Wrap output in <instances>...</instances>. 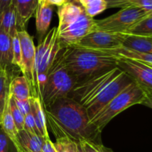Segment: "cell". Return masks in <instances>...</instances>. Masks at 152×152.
<instances>
[{
    "label": "cell",
    "instance_id": "obj_1",
    "mask_svg": "<svg viewBox=\"0 0 152 152\" xmlns=\"http://www.w3.org/2000/svg\"><path fill=\"white\" fill-rule=\"evenodd\" d=\"M132 83L133 80L117 66L77 83L68 97L81 105L91 120Z\"/></svg>",
    "mask_w": 152,
    "mask_h": 152
},
{
    "label": "cell",
    "instance_id": "obj_2",
    "mask_svg": "<svg viewBox=\"0 0 152 152\" xmlns=\"http://www.w3.org/2000/svg\"><path fill=\"white\" fill-rule=\"evenodd\" d=\"M44 111L47 125L56 139L67 138L77 143L99 142L101 132L91 122L86 109L74 99L62 98Z\"/></svg>",
    "mask_w": 152,
    "mask_h": 152
},
{
    "label": "cell",
    "instance_id": "obj_3",
    "mask_svg": "<svg viewBox=\"0 0 152 152\" xmlns=\"http://www.w3.org/2000/svg\"><path fill=\"white\" fill-rule=\"evenodd\" d=\"M62 57L77 83L104 70L117 67L118 58L105 50H93L77 45L62 49Z\"/></svg>",
    "mask_w": 152,
    "mask_h": 152
},
{
    "label": "cell",
    "instance_id": "obj_4",
    "mask_svg": "<svg viewBox=\"0 0 152 152\" xmlns=\"http://www.w3.org/2000/svg\"><path fill=\"white\" fill-rule=\"evenodd\" d=\"M57 14V36L62 48L77 45L86 36L96 31L95 19L86 13L79 0L64 3L58 8Z\"/></svg>",
    "mask_w": 152,
    "mask_h": 152
},
{
    "label": "cell",
    "instance_id": "obj_5",
    "mask_svg": "<svg viewBox=\"0 0 152 152\" xmlns=\"http://www.w3.org/2000/svg\"><path fill=\"white\" fill-rule=\"evenodd\" d=\"M62 49L49 70L42 93V102L44 108L53 105L58 99L68 96L77 84L75 77L64 62Z\"/></svg>",
    "mask_w": 152,
    "mask_h": 152
},
{
    "label": "cell",
    "instance_id": "obj_6",
    "mask_svg": "<svg viewBox=\"0 0 152 152\" xmlns=\"http://www.w3.org/2000/svg\"><path fill=\"white\" fill-rule=\"evenodd\" d=\"M57 36V28L54 27L45 36L42 41L39 42L36 47L35 80L37 97L42 101V93L47 80L48 74L56 56L62 50Z\"/></svg>",
    "mask_w": 152,
    "mask_h": 152
},
{
    "label": "cell",
    "instance_id": "obj_7",
    "mask_svg": "<svg viewBox=\"0 0 152 152\" xmlns=\"http://www.w3.org/2000/svg\"><path fill=\"white\" fill-rule=\"evenodd\" d=\"M146 96L145 91L133 82L114 96L91 122L99 132H102V129L116 116L133 105L142 104Z\"/></svg>",
    "mask_w": 152,
    "mask_h": 152
},
{
    "label": "cell",
    "instance_id": "obj_8",
    "mask_svg": "<svg viewBox=\"0 0 152 152\" xmlns=\"http://www.w3.org/2000/svg\"><path fill=\"white\" fill-rule=\"evenodd\" d=\"M151 13L138 7L122 8L117 13L105 19L95 20V29L105 32L126 34Z\"/></svg>",
    "mask_w": 152,
    "mask_h": 152
},
{
    "label": "cell",
    "instance_id": "obj_9",
    "mask_svg": "<svg viewBox=\"0 0 152 152\" xmlns=\"http://www.w3.org/2000/svg\"><path fill=\"white\" fill-rule=\"evenodd\" d=\"M117 66L124 71L147 95L152 93V68L128 58L117 56Z\"/></svg>",
    "mask_w": 152,
    "mask_h": 152
},
{
    "label": "cell",
    "instance_id": "obj_10",
    "mask_svg": "<svg viewBox=\"0 0 152 152\" xmlns=\"http://www.w3.org/2000/svg\"><path fill=\"white\" fill-rule=\"evenodd\" d=\"M18 37L22 51V63L19 69L26 77L31 88L32 96L37 97L35 80H34V69H35L36 46L34 45L33 37L28 34L26 30L18 31Z\"/></svg>",
    "mask_w": 152,
    "mask_h": 152
},
{
    "label": "cell",
    "instance_id": "obj_11",
    "mask_svg": "<svg viewBox=\"0 0 152 152\" xmlns=\"http://www.w3.org/2000/svg\"><path fill=\"white\" fill-rule=\"evenodd\" d=\"M126 34L94 31L82 39L77 45L99 50H108L122 47Z\"/></svg>",
    "mask_w": 152,
    "mask_h": 152
},
{
    "label": "cell",
    "instance_id": "obj_12",
    "mask_svg": "<svg viewBox=\"0 0 152 152\" xmlns=\"http://www.w3.org/2000/svg\"><path fill=\"white\" fill-rule=\"evenodd\" d=\"M39 0H13L18 31L25 30L27 23L36 13Z\"/></svg>",
    "mask_w": 152,
    "mask_h": 152
},
{
    "label": "cell",
    "instance_id": "obj_13",
    "mask_svg": "<svg viewBox=\"0 0 152 152\" xmlns=\"http://www.w3.org/2000/svg\"><path fill=\"white\" fill-rule=\"evenodd\" d=\"M53 13V5L47 0H39L38 7L36 10V27L39 41H42L48 32Z\"/></svg>",
    "mask_w": 152,
    "mask_h": 152
},
{
    "label": "cell",
    "instance_id": "obj_14",
    "mask_svg": "<svg viewBox=\"0 0 152 152\" xmlns=\"http://www.w3.org/2000/svg\"><path fill=\"white\" fill-rule=\"evenodd\" d=\"M17 141V152H42L44 137L22 130L18 132Z\"/></svg>",
    "mask_w": 152,
    "mask_h": 152
},
{
    "label": "cell",
    "instance_id": "obj_15",
    "mask_svg": "<svg viewBox=\"0 0 152 152\" xmlns=\"http://www.w3.org/2000/svg\"><path fill=\"white\" fill-rule=\"evenodd\" d=\"M31 111L32 112L36 126L38 129L40 135L42 137H49L44 108H43L42 102L41 99L39 98L31 96Z\"/></svg>",
    "mask_w": 152,
    "mask_h": 152
},
{
    "label": "cell",
    "instance_id": "obj_16",
    "mask_svg": "<svg viewBox=\"0 0 152 152\" xmlns=\"http://www.w3.org/2000/svg\"><path fill=\"white\" fill-rule=\"evenodd\" d=\"M122 47L141 53H152V37L126 34Z\"/></svg>",
    "mask_w": 152,
    "mask_h": 152
},
{
    "label": "cell",
    "instance_id": "obj_17",
    "mask_svg": "<svg viewBox=\"0 0 152 152\" xmlns=\"http://www.w3.org/2000/svg\"><path fill=\"white\" fill-rule=\"evenodd\" d=\"M9 95L14 99L26 100L31 99V88L26 77L23 75L13 78L10 83Z\"/></svg>",
    "mask_w": 152,
    "mask_h": 152
},
{
    "label": "cell",
    "instance_id": "obj_18",
    "mask_svg": "<svg viewBox=\"0 0 152 152\" xmlns=\"http://www.w3.org/2000/svg\"><path fill=\"white\" fill-rule=\"evenodd\" d=\"M12 38L9 34L0 29V69L7 71L13 65Z\"/></svg>",
    "mask_w": 152,
    "mask_h": 152
},
{
    "label": "cell",
    "instance_id": "obj_19",
    "mask_svg": "<svg viewBox=\"0 0 152 152\" xmlns=\"http://www.w3.org/2000/svg\"><path fill=\"white\" fill-rule=\"evenodd\" d=\"M0 126H1V129L4 131V133H5V134L7 135V137H8V139L13 142L15 148H16L18 145V130L17 129H16L14 121H13V117H12L11 114H10V110H9L8 107V103H7V102L5 108H4L2 116H1Z\"/></svg>",
    "mask_w": 152,
    "mask_h": 152
},
{
    "label": "cell",
    "instance_id": "obj_20",
    "mask_svg": "<svg viewBox=\"0 0 152 152\" xmlns=\"http://www.w3.org/2000/svg\"><path fill=\"white\" fill-rule=\"evenodd\" d=\"M117 56L128 58V59H133L148 65H152V53H141V52L134 51L126 48L120 47L119 48L113 49V50H105Z\"/></svg>",
    "mask_w": 152,
    "mask_h": 152
},
{
    "label": "cell",
    "instance_id": "obj_21",
    "mask_svg": "<svg viewBox=\"0 0 152 152\" xmlns=\"http://www.w3.org/2000/svg\"><path fill=\"white\" fill-rule=\"evenodd\" d=\"M0 29L7 33L11 37L17 34L16 14L12 4L0 16Z\"/></svg>",
    "mask_w": 152,
    "mask_h": 152
},
{
    "label": "cell",
    "instance_id": "obj_22",
    "mask_svg": "<svg viewBox=\"0 0 152 152\" xmlns=\"http://www.w3.org/2000/svg\"><path fill=\"white\" fill-rule=\"evenodd\" d=\"M86 13L94 18L108 9L106 0H79Z\"/></svg>",
    "mask_w": 152,
    "mask_h": 152
},
{
    "label": "cell",
    "instance_id": "obj_23",
    "mask_svg": "<svg viewBox=\"0 0 152 152\" xmlns=\"http://www.w3.org/2000/svg\"><path fill=\"white\" fill-rule=\"evenodd\" d=\"M10 83L7 71L0 69V122L8 100Z\"/></svg>",
    "mask_w": 152,
    "mask_h": 152
},
{
    "label": "cell",
    "instance_id": "obj_24",
    "mask_svg": "<svg viewBox=\"0 0 152 152\" xmlns=\"http://www.w3.org/2000/svg\"><path fill=\"white\" fill-rule=\"evenodd\" d=\"M126 34L152 37V13L131 28Z\"/></svg>",
    "mask_w": 152,
    "mask_h": 152
},
{
    "label": "cell",
    "instance_id": "obj_25",
    "mask_svg": "<svg viewBox=\"0 0 152 152\" xmlns=\"http://www.w3.org/2000/svg\"><path fill=\"white\" fill-rule=\"evenodd\" d=\"M7 103H8V107L9 110H10V114H11L12 117L13 119V121H14L15 125H16V127L17 129L18 132L19 131L24 130V123H25V116L22 114L19 109L18 108V107L16 106V103H15L14 100H13V97L9 95L8 101H7Z\"/></svg>",
    "mask_w": 152,
    "mask_h": 152
},
{
    "label": "cell",
    "instance_id": "obj_26",
    "mask_svg": "<svg viewBox=\"0 0 152 152\" xmlns=\"http://www.w3.org/2000/svg\"><path fill=\"white\" fill-rule=\"evenodd\" d=\"M79 144L83 152H113L111 148L104 146L100 142L84 140Z\"/></svg>",
    "mask_w": 152,
    "mask_h": 152
},
{
    "label": "cell",
    "instance_id": "obj_27",
    "mask_svg": "<svg viewBox=\"0 0 152 152\" xmlns=\"http://www.w3.org/2000/svg\"><path fill=\"white\" fill-rule=\"evenodd\" d=\"M12 38V49H13V65L17 66L20 68L22 63V51H21V45L19 42L18 32L13 35Z\"/></svg>",
    "mask_w": 152,
    "mask_h": 152
},
{
    "label": "cell",
    "instance_id": "obj_28",
    "mask_svg": "<svg viewBox=\"0 0 152 152\" xmlns=\"http://www.w3.org/2000/svg\"><path fill=\"white\" fill-rule=\"evenodd\" d=\"M24 130L33 134H37L41 136L39 132L38 129L36 126L34 117L31 111L25 116V123H24ZM42 137V136H41Z\"/></svg>",
    "mask_w": 152,
    "mask_h": 152
},
{
    "label": "cell",
    "instance_id": "obj_29",
    "mask_svg": "<svg viewBox=\"0 0 152 152\" xmlns=\"http://www.w3.org/2000/svg\"><path fill=\"white\" fill-rule=\"evenodd\" d=\"M137 0H106L108 4V8H114V7H119V8H126L129 7L131 4Z\"/></svg>",
    "mask_w": 152,
    "mask_h": 152
},
{
    "label": "cell",
    "instance_id": "obj_30",
    "mask_svg": "<svg viewBox=\"0 0 152 152\" xmlns=\"http://www.w3.org/2000/svg\"><path fill=\"white\" fill-rule=\"evenodd\" d=\"M13 99L16 106L18 107L19 111L22 112L24 116H25L31 111V99H26V100H19V99H14V98Z\"/></svg>",
    "mask_w": 152,
    "mask_h": 152
},
{
    "label": "cell",
    "instance_id": "obj_31",
    "mask_svg": "<svg viewBox=\"0 0 152 152\" xmlns=\"http://www.w3.org/2000/svg\"><path fill=\"white\" fill-rule=\"evenodd\" d=\"M129 7H138L148 12H152V0H137Z\"/></svg>",
    "mask_w": 152,
    "mask_h": 152
},
{
    "label": "cell",
    "instance_id": "obj_32",
    "mask_svg": "<svg viewBox=\"0 0 152 152\" xmlns=\"http://www.w3.org/2000/svg\"><path fill=\"white\" fill-rule=\"evenodd\" d=\"M68 140L67 138H58L56 142H53L57 152H69L68 148Z\"/></svg>",
    "mask_w": 152,
    "mask_h": 152
},
{
    "label": "cell",
    "instance_id": "obj_33",
    "mask_svg": "<svg viewBox=\"0 0 152 152\" xmlns=\"http://www.w3.org/2000/svg\"><path fill=\"white\" fill-rule=\"evenodd\" d=\"M9 139L0 126V152H8Z\"/></svg>",
    "mask_w": 152,
    "mask_h": 152
},
{
    "label": "cell",
    "instance_id": "obj_34",
    "mask_svg": "<svg viewBox=\"0 0 152 152\" xmlns=\"http://www.w3.org/2000/svg\"><path fill=\"white\" fill-rule=\"evenodd\" d=\"M42 152H57L53 142L50 140V137H44Z\"/></svg>",
    "mask_w": 152,
    "mask_h": 152
},
{
    "label": "cell",
    "instance_id": "obj_35",
    "mask_svg": "<svg viewBox=\"0 0 152 152\" xmlns=\"http://www.w3.org/2000/svg\"><path fill=\"white\" fill-rule=\"evenodd\" d=\"M13 0H0V16L12 4Z\"/></svg>",
    "mask_w": 152,
    "mask_h": 152
},
{
    "label": "cell",
    "instance_id": "obj_36",
    "mask_svg": "<svg viewBox=\"0 0 152 152\" xmlns=\"http://www.w3.org/2000/svg\"><path fill=\"white\" fill-rule=\"evenodd\" d=\"M68 148L69 152H78V143L68 140Z\"/></svg>",
    "mask_w": 152,
    "mask_h": 152
},
{
    "label": "cell",
    "instance_id": "obj_37",
    "mask_svg": "<svg viewBox=\"0 0 152 152\" xmlns=\"http://www.w3.org/2000/svg\"><path fill=\"white\" fill-rule=\"evenodd\" d=\"M142 105H145V106L148 107V108H152V93L150 94H148L142 102Z\"/></svg>",
    "mask_w": 152,
    "mask_h": 152
},
{
    "label": "cell",
    "instance_id": "obj_38",
    "mask_svg": "<svg viewBox=\"0 0 152 152\" xmlns=\"http://www.w3.org/2000/svg\"><path fill=\"white\" fill-rule=\"evenodd\" d=\"M50 4L52 5H56L58 7L62 5L64 3H65V0H47Z\"/></svg>",
    "mask_w": 152,
    "mask_h": 152
},
{
    "label": "cell",
    "instance_id": "obj_39",
    "mask_svg": "<svg viewBox=\"0 0 152 152\" xmlns=\"http://www.w3.org/2000/svg\"><path fill=\"white\" fill-rule=\"evenodd\" d=\"M78 152H83V150H82L81 147H80V144L78 143Z\"/></svg>",
    "mask_w": 152,
    "mask_h": 152
},
{
    "label": "cell",
    "instance_id": "obj_40",
    "mask_svg": "<svg viewBox=\"0 0 152 152\" xmlns=\"http://www.w3.org/2000/svg\"><path fill=\"white\" fill-rule=\"evenodd\" d=\"M73 1V0H65V2H69V1Z\"/></svg>",
    "mask_w": 152,
    "mask_h": 152
}]
</instances>
